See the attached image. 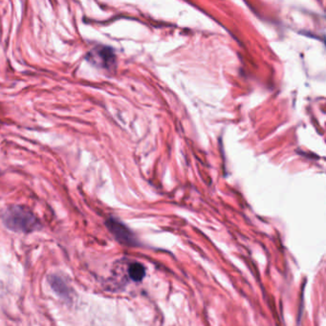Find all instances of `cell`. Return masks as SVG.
<instances>
[{
    "instance_id": "277c9868",
    "label": "cell",
    "mask_w": 326,
    "mask_h": 326,
    "mask_svg": "<svg viewBox=\"0 0 326 326\" xmlns=\"http://www.w3.org/2000/svg\"><path fill=\"white\" fill-rule=\"evenodd\" d=\"M49 283L58 296L62 297H69V295H70L69 287H68L67 284L63 281L62 278H58L57 276H53L49 278Z\"/></svg>"
},
{
    "instance_id": "5b68a950",
    "label": "cell",
    "mask_w": 326,
    "mask_h": 326,
    "mask_svg": "<svg viewBox=\"0 0 326 326\" xmlns=\"http://www.w3.org/2000/svg\"><path fill=\"white\" fill-rule=\"evenodd\" d=\"M128 273H129V277L134 281H141L145 275V270L142 264L134 263L130 265V267L128 269Z\"/></svg>"
},
{
    "instance_id": "3957f363",
    "label": "cell",
    "mask_w": 326,
    "mask_h": 326,
    "mask_svg": "<svg viewBox=\"0 0 326 326\" xmlns=\"http://www.w3.org/2000/svg\"><path fill=\"white\" fill-rule=\"evenodd\" d=\"M91 58L94 61H99L100 65L109 67V65L113 62L114 56L112 51L106 47H99V48L92 50L89 54L87 58Z\"/></svg>"
},
{
    "instance_id": "6da1fadb",
    "label": "cell",
    "mask_w": 326,
    "mask_h": 326,
    "mask_svg": "<svg viewBox=\"0 0 326 326\" xmlns=\"http://www.w3.org/2000/svg\"><path fill=\"white\" fill-rule=\"evenodd\" d=\"M4 225L16 232L28 233L39 230V222L32 211L21 206L11 207L2 216Z\"/></svg>"
},
{
    "instance_id": "7a4b0ae2",
    "label": "cell",
    "mask_w": 326,
    "mask_h": 326,
    "mask_svg": "<svg viewBox=\"0 0 326 326\" xmlns=\"http://www.w3.org/2000/svg\"><path fill=\"white\" fill-rule=\"evenodd\" d=\"M107 229L115 236L116 239L121 243L131 245L134 242V238L130 230H128L123 223L116 220L114 218H110L106 222Z\"/></svg>"
}]
</instances>
